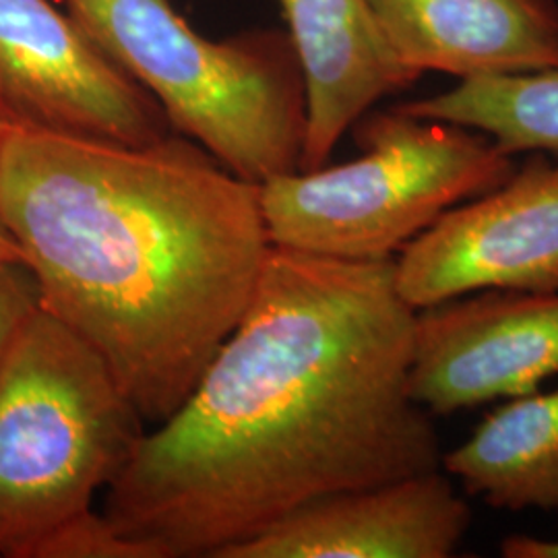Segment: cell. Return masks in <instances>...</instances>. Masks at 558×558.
Instances as JSON below:
<instances>
[{
  "mask_svg": "<svg viewBox=\"0 0 558 558\" xmlns=\"http://www.w3.org/2000/svg\"><path fill=\"white\" fill-rule=\"evenodd\" d=\"M396 257L271 246L239 325L145 430L101 513L154 558H226L313 500L440 470Z\"/></svg>",
  "mask_w": 558,
  "mask_h": 558,
  "instance_id": "cell-1",
  "label": "cell"
},
{
  "mask_svg": "<svg viewBox=\"0 0 558 558\" xmlns=\"http://www.w3.org/2000/svg\"><path fill=\"white\" fill-rule=\"evenodd\" d=\"M0 221L41 308L104 360L145 426L191 393L271 251L259 184L179 133L120 145L7 126Z\"/></svg>",
  "mask_w": 558,
  "mask_h": 558,
  "instance_id": "cell-2",
  "label": "cell"
},
{
  "mask_svg": "<svg viewBox=\"0 0 558 558\" xmlns=\"http://www.w3.org/2000/svg\"><path fill=\"white\" fill-rule=\"evenodd\" d=\"M87 34L160 104L172 131L260 184L300 170L306 96L279 29L209 40L172 0H66Z\"/></svg>",
  "mask_w": 558,
  "mask_h": 558,
  "instance_id": "cell-3",
  "label": "cell"
},
{
  "mask_svg": "<svg viewBox=\"0 0 558 558\" xmlns=\"http://www.w3.org/2000/svg\"><path fill=\"white\" fill-rule=\"evenodd\" d=\"M143 433L104 360L40 306L0 360V557L34 558L92 511Z\"/></svg>",
  "mask_w": 558,
  "mask_h": 558,
  "instance_id": "cell-4",
  "label": "cell"
},
{
  "mask_svg": "<svg viewBox=\"0 0 558 558\" xmlns=\"http://www.w3.org/2000/svg\"><path fill=\"white\" fill-rule=\"evenodd\" d=\"M360 158L259 184L271 246L345 260L393 259L440 216L515 172L478 131L391 106L354 124Z\"/></svg>",
  "mask_w": 558,
  "mask_h": 558,
  "instance_id": "cell-5",
  "label": "cell"
},
{
  "mask_svg": "<svg viewBox=\"0 0 558 558\" xmlns=\"http://www.w3.org/2000/svg\"><path fill=\"white\" fill-rule=\"evenodd\" d=\"M0 124L120 145L174 133L160 104L50 0H0Z\"/></svg>",
  "mask_w": 558,
  "mask_h": 558,
  "instance_id": "cell-6",
  "label": "cell"
},
{
  "mask_svg": "<svg viewBox=\"0 0 558 558\" xmlns=\"http://www.w3.org/2000/svg\"><path fill=\"white\" fill-rule=\"evenodd\" d=\"M396 286L416 311L488 288L558 292V160L532 154L445 211L399 251Z\"/></svg>",
  "mask_w": 558,
  "mask_h": 558,
  "instance_id": "cell-7",
  "label": "cell"
},
{
  "mask_svg": "<svg viewBox=\"0 0 558 558\" xmlns=\"http://www.w3.org/2000/svg\"><path fill=\"white\" fill-rule=\"evenodd\" d=\"M558 375V292L488 288L416 311L410 393L430 416L538 391Z\"/></svg>",
  "mask_w": 558,
  "mask_h": 558,
  "instance_id": "cell-8",
  "label": "cell"
},
{
  "mask_svg": "<svg viewBox=\"0 0 558 558\" xmlns=\"http://www.w3.org/2000/svg\"><path fill=\"white\" fill-rule=\"evenodd\" d=\"M472 507L442 470L313 500L226 558H449Z\"/></svg>",
  "mask_w": 558,
  "mask_h": 558,
  "instance_id": "cell-9",
  "label": "cell"
},
{
  "mask_svg": "<svg viewBox=\"0 0 558 558\" xmlns=\"http://www.w3.org/2000/svg\"><path fill=\"white\" fill-rule=\"evenodd\" d=\"M306 96L300 170L325 166L377 101L422 77L399 60L368 0H278Z\"/></svg>",
  "mask_w": 558,
  "mask_h": 558,
  "instance_id": "cell-10",
  "label": "cell"
},
{
  "mask_svg": "<svg viewBox=\"0 0 558 558\" xmlns=\"http://www.w3.org/2000/svg\"><path fill=\"white\" fill-rule=\"evenodd\" d=\"M399 60L459 81L558 66V0H368Z\"/></svg>",
  "mask_w": 558,
  "mask_h": 558,
  "instance_id": "cell-11",
  "label": "cell"
},
{
  "mask_svg": "<svg viewBox=\"0 0 558 558\" xmlns=\"http://www.w3.org/2000/svg\"><path fill=\"white\" fill-rule=\"evenodd\" d=\"M440 470L493 509L558 513V389L507 399Z\"/></svg>",
  "mask_w": 558,
  "mask_h": 558,
  "instance_id": "cell-12",
  "label": "cell"
},
{
  "mask_svg": "<svg viewBox=\"0 0 558 558\" xmlns=\"http://www.w3.org/2000/svg\"><path fill=\"white\" fill-rule=\"evenodd\" d=\"M396 108L416 119L478 131L509 156H558V66L459 81L442 94Z\"/></svg>",
  "mask_w": 558,
  "mask_h": 558,
  "instance_id": "cell-13",
  "label": "cell"
},
{
  "mask_svg": "<svg viewBox=\"0 0 558 558\" xmlns=\"http://www.w3.org/2000/svg\"><path fill=\"white\" fill-rule=\"evenodd\" d=\"M34 558H154L140 542L122 536L94 509L64 523L44 539Z\"/></svg>",
  "mask_w": 558,
  "mask_h": 558,
  "instance_id": "cell-14",
  "label": "cell"
},
{
  "mask_svg": "<svg viewBox=\"0 0 558 558\" xmlns=\"http://www.w3.org/2000/svg\"><path fill=\"white\" fill-rule=\"evenodd\" d=\"M38 308L40 296L32 271L23 263L0 260V360Z\"/></svg>",
  "mask_w": 558,
  "mask_h": 558,
  "instance_id": "cell-15",
  "label": "cell"
},
{
  "mask_svg": "<svg viewBox=\"0 0 558 558\" xmlns=\"http://www.w3.org/2000/svg\"><path fill=\"white\" fill-rule=\"evenodd\" d=\"M500 555L505 558H558V539L513 534L500 542Z\"/></svg>",
  "mask_w": 558,
  "mask_h": 558,
  "instance_id": "cell-16",
  "label": "cell"
},
{
  "mask_svg": "<svg viewBox=\"0 0 558 558\" xmlns=\"http://www.w3.org/2000/svg\"><path fill=\"white\" fill-rule=\"evenodd\" d=\"M4 129H7V126H4V124H0V137H2ZM0 260L23 263V259H21L20 248H17V244H15L13 236L9 234V230L2 226V221H0Z\"/></svg>",
  "mask_w": 558,
  "mask_h": 558,
  "instance_id": "cell-17",
  "label": "cell"
}]
</instances>
